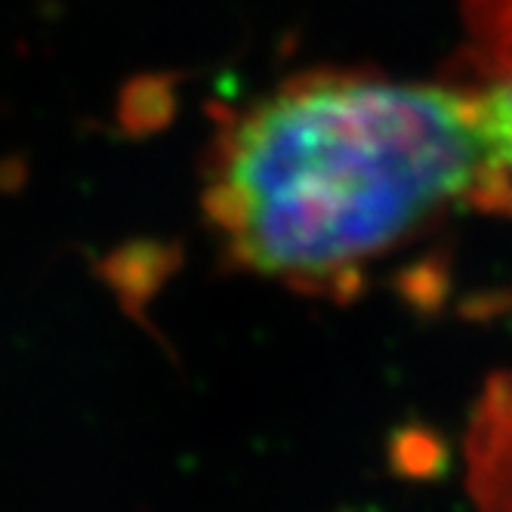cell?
<instances>
[{
    "label": "cell",
    "mask_w": 512,
    "mask_h": 512,
    "mask_svg": "<svg viewBox=\"0 0 512 512\" xmlns=\"http://www.w3.org/2000/svg\"><path fill=\"white\" fill-rule=\"evenodd\" d=\"M488 167L475 93L374 75H309L219 136L204 207L235 263L340 290L457 201Z\"/></svg>",
    "instance_id": "obj_1"
},
{
    "label": "cell",
    "mask_w": 512,
    "mask_h": 512,
    "mask_svg": "<svg viewBox=\"0 0 512 512\" xmlns=\"http://www.w3.org/2000/svg\"><path fill=\"white\" fill-rule=\"evenodd\" d=\"M475 102L488 149L479 201L512 210V62L482 93H475Z\"/></svg>",
    "instance_id": "obj_2"
},
{
    "label": "cell",
    "mask_w": 512,
    "mask_h": 512,
    "mask_svg": "<svg viewBox=\"0 0 512 512\" xmlns=\"http://www.w3.org/2000/svg\"><path fill=\"white\" fill-rule=\"evenodd\" d=\"M494 438H497V457H500V482L512 488V389L500 392L497 414H494Z\"/></svg>",
    "instance_id": "obj_3"
}]
</instances>
